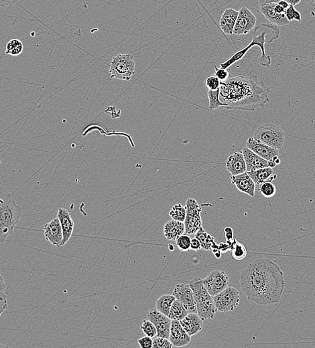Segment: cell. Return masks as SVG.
Here are the masks:
<instances>
[{
    "label": "cell",
    "mask_w": 315,
    "mask_h": 348,
    "mask_svg": "<svg viewBox=\"0 0 315 348\" xmlns=\"http://www.w3.org/2000/svg\"><path fill=\"white\" fill-rule=\"evenodd\" d=\"M240 287L249 301L266 305L279 302L285 289L283 272L276 262L259 258L245 268Z\"/></svg>",
    "instance_id": "cell-1"
},
{
    "label": "cell",
    "mask_w": 315,
    "mask_h": 348,
    "mask_svg": "<svg viewBox=\"0 0 315 348\" xmlns=\"http://www.w3.org/2000/svg\"><path fill=\"white\" fill-rule=\"evenodd\" d=\"M271 89L256 75H240L221 82L219 97L228 110L254 111L269 102L268 94Z\"/></svg>",
    "instance_id": "cell-2"
},
{
    "label": "cell",
    "mask_w": 315,
    "mask_h": 348,
    "mask_svg": "<svg viewBox=\"0 0 315 348\" xmlns=\"http://www.w3.org/2000/svg\"><path fill=\"white\" fill-rule=\"evenodd\" d=\"M22 211L10 194L0 191V242H4L20 221Z\"/></svg>",
    "instance_id": "cell-3"
},
{
    "label": "cell",
    "mask_w": 315,
    "mask_h": 348,
    "mask_svg": "<svg viewBox=\"0 0 315 348\" xmlns=\"http://www.w3.org/2000/svg\"><path fill=\"white\" fill-rule=\"evenodd\" d=\"M190 288L193 291L197 314L204 320L213 319L217 312L211 296L204 285L203 279L195 277L189 281Z\"/></svg>",
    "instance_id": "cell-4"
},
{
    "label": "cell",
    "mask_w": 315,
    "mask_h": 348,
    "mask_svg": "<svg viewBox=\"0 0 315 348\" xmlns=\"http://www.w3.org/2000/svg\"><path fill=\"white\" fill-rule=\"evenodd\" d=\"M135 70L133 56L130 54H120L113 57L109 73L113 79L130 81Z\"/></svg>",
    "instance_id": "cell-5"
},
{
    "label": "cell",
    "mask_w": 315,
    "mask_h": 348,
    "mask_svg": "<svg viewBox=\"0 0 315 348\" xmlns=\"http://www.w3.org/2000/svg\"><path fill=\"white\" fill-rule=\"evenodd\" d=\"M254 137L273 148L281 149L285 143V134L277 125L266 123L256 130Z\"/></svg>",
    "instance_id": "cell-6"
},
{
    "label": "cell",
    "mask_w": 315,
    "mask_h": 348,
    "mask_svg": "<svg viewBox=\"0 0 315 348\" xmlns=\"http://www.w3.org/2000/svg\"><path fill=\"white\" fill-rule=\"evenodd\" d=\"M266 34V32L264 31L263 32H262L258 36H254L252 42L246 47L242 48V50H239L238 52H235L228 60L221 64V67L227 69V68L231 67L233 64L242 59L253 46H258L261 49L262 56L260 59V65L262 66V67H269L270 65H271V58H270V56L266 55L265 52Z\"/></svg>",
    "instance_id": "cell-7"
},
{
    "label": "cell",
    "mask_w": 315,
    "mask_h": 348,
    "mask_svg": "<svg viewBox=\"0 0 315 348\" xmlns=\"http://www.w3.org/2000/svg\"><path fill=\"white\" fill-rule=\"evenodd\" d=\"M240 301L238 289L230 286L213 297L216 310L219 312L226 313L234 310L238 306Z\"/></svg>",
    "instance_id": "cell-8"
},
{
    "label": "cell",
    "mask_w": 315,
    "mask_h": 348,
    "mask_svg": "<svg viewBox=\"0 0 315 348\" xmlns=\"http://www.w3.org/2000/svg\"><path fill=\"white\" fill-rule=\"evenodd\" d=\"M184 207L186 209V217L184 221L185 232L188 234H194L203 225L201 207L193 198H188Z\"/></svg>",
    "instance_id": "cell-9"
},
{
    "label": "cell",
    "mask_w": 315,
    "mask_h": 348,
    "mask_svg": "<svg viewBox=\"0 0 315 348\" xmlns=\"http://www.w3.org/2000/svg\"><path fill=\"white\" fill-rule=\"evenodd\" d=\"M206 289L211 296H215L229 286V277L225 271L215 270L203 279Z\"/></svg>",
    "instance_id": "cell-10"
},
{
    "label": "cell",
    "mask_w": 315,
    "mask_h": 348,
    "mask_svg": "<svg viewBox=\"0 0 315 348\" xmlns=\"http://www.w3.org/2000/svg\"><path fill=\"white\" fill-rule=\"evenodd\" d=\"M147 317V320L151 321L157 328V336L169 339L172 320L157 309L150 310Z\"/></svg>",
    "instance_id": "cell-11"
},
{
    "label": "cell",
    "mask_w": 315,
    "mask_h": 348,
    "mask_svg": "<svg viewBox=\"0 0 315 348\" xmlns=\"http://www.w3.org/2000/svg\"><path fill=\"white\" fill-rule=\"evenodd\" d=\"M173 295L176 300L181 303L188 313H196L197 314L195 299H194L193 291L190 288L189 284H178L173 291Z\"/></svg>",
    "instance_id": "cell-12"
},
{
    "label": "cell",
    "mask_w": 315,
    "mask_h": 348,
    "mask_svg": "<svg viewBox=\"0 0 315 348\" xmlns=\"http://www.w3.org/2000/svg\"><path fill=\"white\" fill-rule=\"evenodd\" d=\"M256 17L252 11L246 7H243L239 11L238 18L235 22L233 34H247L256 26Z\"/></svg>",
    "instance_id": "cell-13"
},
{
    "label": "cell",
    "mask_w": 315,
    "mask_h": 348,
    "mask_svg": "<svg viewBox=\"0 0 315 348\" xmlns=\"http://www.w3.org/2000/svg\"><path fill=\"white\" fill-rule=\"evenodd\" d=\"M44 234L46 240L56 247H61L63 240V230L58 218L52 220L44 226Z\"/></svg>",
    "instance_id": "cell-14"
},
{
    "label": "cell",
    "mask_w": 315,
    "mask_h": 348,
    "mask_svg": "<svg viewBox=\"0 0 315 348\" xmlns=\"http://www.w3.org/2000/svg\"><path fill=\"white\" fill-rule=\"evenodd\" d=\"M182 328L179 321L172 320L169 340L174 347H183L189 344L191 338Z\"/></svg>",
    "instance_id": "cell-15"
},
{
    "label": "cell",
    "mask_w": 315,
    "mask_h": 348,
    "mask_svg": "<svg viewBox=\"0 0 315 348\" xmlns=\"http://www.w3.org/2000/svg\"><path fill=\"white\" fill-rule=\"evenodd\" d=\"M246 147L267 161L279 154V149L273 148V147L255 139L254 137L249 138L246 143Z\"/></svg>",
    "instance_id": "cell-16"
},
{
    "label": "cell",
    "mask_w": 315,
    "mask_h": 348,
    "mask_svg": "<svg viewBox=\"0 0 315 348\" xmlns=\"http://www.w3.org/2000/svg\"><path fill=\"white\" fill-rule=\"evenodd\" d=\"M231 183L236 186L239 191L248 194L251 197H254L256 184L249 176L248 172H246L237 176H231Z\"/></svg>",
    "instance_id": "cell-17"
},
{
    "label": "cell",
    "mask_w": 315,
    "mask_h": 348,
    "mask_svg": "<svg viewBox=\"0 0 315 348\" xmlns=\"http://www.w3.org/2000/svg\"><path fill=\"white\" fill-rule=\"evenodd\" d=\"M57 218L61 223L62 230H63V240L62 246L68 242L73 234L75 223L72 219L71 213L65 209H59L58 211Z\"/></svg>",
    "instance_id": "cell-18"
},
{
    "label": "cell",
    "mask_w": 315,
    "mask_h": 348,
    "mask_svg": "<svg viewBox=\"0 0 315 348\" xmlns=\"http://www.w3.org/2000/svg\"><path fill=\"white\" fill-rule=\"evenodd\" d=\"M203 322V319L196 313H188L183 320L180 321L182 328L190 337L201 331Z\"/></svg>",
    "instance_id": "cell-19"
},
{
    "label": "cell",
    "mask_w": 315,
    "mask_h": 348,
    "mask_svg": "<svg viewBox=\"0 0 315 348\" xmlns=\"http://www.w3.org/2000/svg\"><path fill=\"white\" fill-rule=\"evenodd\" d=\"M226 168L231 176H237L247 172L246 161L242 151L229 155L226 161Z\"/></svg>",
    "instance_id": "cell-20"
},
{
    "label": "cell",
    "mask_w": 315,
    "mask_h": 348,
    "mask_svg": "<svg viewBox=\"0 0 315 348\" xmlns=\"http://www.w3.org/2000/svg\"><path fill=\"white\" fill-rule=\"evenodd\" d=\"M242 152L246 161L247 172H252L268 167L267 160L260 157L248 147H244L242 149Z\"/></svg>",
    "instance_id": "cell-21"
},
{
    "label": "cell",
    "mask_w": 315,
    "mask_h": 348,
    "mask_svg": "<svg viewBox=\"0 0 315 348\" xmlns=\"http://www.w3.org/2000/svg\"><path fill=\"white\" fill-rule=\"evenodd\" d=\"M276 3H270L260 7V11L266 18L272 24L277 25L278 26H286L290 22L286 17L285 13H278L274 10Z\"/></svg>",
    "instance_id": "cell-22"
},
{
    "label": "cell",
    "mask_w": 315,
    "mask_h": 348,
    "mask_svg": "<svg viewBox=\"0 0 315 348\" xmlns=\"http://www.w3.org/2000/svg\"><path fill=\"white\" fill-rule=\"evenodd\" d=\"M163 232L167 240L176 241L178 237L185 232L184 222L170 220L165 223Z\"/></svg>",
    "instance_id": "cell-23"
},
{
    "label": "cell",
    "mask_w": 315,
    "mask_h": 348,
    "mask_svg": "<svg viewBox=\"0 0 315 348\" xmlns=\"http://www.w3.org/2000/svg\"><path fill=\"white\" fill-rule=\"evenodd\" d=\"M238 14L239 11L235 9L231 8L225 9L219 20V26L224 34H233Z\"/></svg>",
    "instance_id": "cell-24"
},
{
    "label": "cell",
    "mask_w": 315,
    "mask_h": 348,
    "mask_svg": "<svg viewBox=\"0 0 315 348\" xmlns=\"http://www.w3.org/2000/svg\"><path fill=\"white\" fill-rule=\"evenodd\" d=\"M247 172L254 181L255 184H257V185H260L266 181L272 182L277 178V175L274 174L273 169L270 168V167Z\"/></svg>",
    "instance_id": "cell-25"
},
{
    "label": "cell",
    "mask_w": 315,
    "mask_h": 348,
    "mask_svg": "<svg viewBox=\"0 0 315 348\" xmlns=\"http://www.w3.org/2000/svg\"><path fill=\"white\" fill-rule=\"evenodd\" d=\"M195 238H197L201 243V248L204 250H213L219 249L218 244L215 242V238L212 235L208 234L203 227L194 233Z\"/></svg>",
    "instance_id": "cell-26"
},
{
    "label": "cell",
    "mask_w": 315,
    "mask_h": 348,
    "mask_svg": "<svg viewBox=\"0 0 315 348\" xmlns=\"http://www.w3.org/2000/svg\"><path fill=\"white\" fill-rule=\"evenodd\" d=\"M176 298L173 295H164L157 299L156 309L159 312L168 316L171 306Z\"/></svg>",
    "instance_id": "cell-27"
},
{
    "label": "cell",
    "mask_w": 315,
    "mask_h": 348,
    "mask_svg": "<svg viewBox=\"0 0 315 348\" xmlns=\"http://www.w3.org/2000/svg\"><path fill=\"white\" fill-rule=\"evenodd\" d=\"M188 314L187 310L184 308V305L176 299L171 306L168 317L172 320H178L180 322L183 320Z\"/></svg>",
    "instance_id": "cell-28"
},
{
    "label": "cell",
    "mask_w": 315,
    "mask_h": 348,
    "mask_svg": "<svg viewBox=\"0 0 315 348\" xmlns=\"http://www.w3.org/2000/svg\"><path fill=\"white\" fill-rule=\"evenodd\" d=\"M24 49L22 42L18 39H11L5 46V54L7 55L18 56Z\"/></svg>",
    "instance_id": "cell-29"
},
{
    "label": "cell",
    "mask_w": 315,
    "mask_h": 348,
    "mask_svg": "<svg viewBox=\"0 0 315 348\" xmlns=\"http://www.w3.org/2000/svg\"><path fill=\"white\" fill-rule=\"evenodd\" d=\"M219 93H220L219 89L215 91L209 90V91H208L207 94L208 98H209V101L210 110H215V109H218L220 108V107H223V108H227V104H223V103L221 102L220 97H219Z\"/></svg>",
    "instance_id": "cell-30"
},
{
    "label": "cell",
    "mask_w": 315,
    "mask_h": 348,
    "mask_svg": "<svg viewBox=\"0 0 315 348\" xmlns=\"http://www.w3.org/2000/svg\"><path fill=\"white\" fill-rule=\"evenodd\" d=\"M169 216L175 221L184 222L186 217V209L180 204H176L171 208Z\"/></svg>",
    "instance_id": "cell-31"
},
{
    "label": "cell",
    "mask_w": 315,
    "mask_h": 348,
    "mask_svg": "<svg viewBox=\"0 0 315 348\" xmlns=\"http://www.w3.org/2000/svg\"><path fill=\"white\" fill-rule=\"evenodd\" d=\"M231 254L233 258L235 260H241L244 259L247 255V250L246 246L242 243L238 241L235 242L231 248Z\"/></svg>",
    "instance_id": "cell-32"
},
{
    "label": "cell",
    "mask_w": 315,
    "mask_h": 348,
    "mask_svg": "<svg viewBox=\"0 0 315 348\" xmlns=\"http://www.w3.org/2000/svg\"><path fill=\"white\" fill-rule=\"evenodd\" d=\"M259 191L264 197L270 198L275 195L277 188L271 181H266L260 184Z\"/></svg>",
    "instance_id": "cell-33"
},
{
    "label": "cell",
    "mask_w": 315,
    "mask_h": 348,
    "mask_svg": "<svg viewBox=\"0 0 315 348\" xmlns=\"http://www.w3.org/2000/svg\"><path fill=\"white\" fill-rule=\"evenodd\" d=\"M190 238L188 234H182L176 239V244L177 247L179 248L180 251L188 252L190 250Z\"/></svg>",
    "instance_id": "cell-34"
},
{
    "label": "cell",
    "mask_w": 315,
    "mask_h": 348,
    "mask_svg": "<svg viewBox=\"0 0 315 348\" xmlns=\"http://www.w3.org/2000/svg\"><path fill=\"white\" fill-rule=\"evenodd\" d=\"M141 330L146 336L152 338L157 336V330L155 325L149 320H143V324H141Z\"/></svg>",
    "instance_id": "cell-35"
},
{
    "label": "cell",
    "mask_w": 315,
    "mask_h": 348,
    "mask_svg": "<svg viewBox=\"0 0 315 348\" xmlns=\"http://www.w3.org/2000/svg\"><path fill=\"white\" fill-rule=\"evenodd\" d=\"M174 347L168 338L156 336L153 338V348H170Z\"/></svg>",
    "instance_id": "cell-36"
},
{
    "label": "cell",
    "mask_w": 315,
    "mask_h": 348,
    "mask_svg": "<svg viewBox=\"0 0 315 348\" xmlns=\"http://www.w3.org/2000/svg\"><path fill=\"white\" fill-rule=\"evenodd\" d=\"M285 13L286 17H287L288 20L290 22H292L294 19L298 21V22H301L302 18H301V13L295 8L294 5H290L289 7L286 9Z\"/></svg>",
    "instance_id": "cell-37"
},
{
    "label": "cell",
    "mask_w": 315,
    "mask_h": 348,
    "mask_svg": "<svg viewBox=\"0 0 315 348\" xmlns=\"http://www.w3.org/2000/svg\"><path fill=\"white\" fill-rule=\"evenodd\" d=\"M205 85L209 90H217L220 87L221 81L215 75L209 76L205 79Z\"/></svg>",
    "instance_id": "cell-38"
},
{
    "label": "cell",
    "mask_w": 315,
    "mask_h": 348,
    "mask_svg": "<svg viewBox=\"0 0 315 348\" xmlns=\"http://www.w3.org/2000/svg\"><path fill=\"white\" fill-rule=\"evenodd\" d=\"M215 74L216 77L218 78L219 81L221 82H223L226 81L227 79L229 77V72L227 71V69H223V68H218L215 66Z\"/></svg>",
    "instance_id": "cell-39"
},
{
    "label": "cell",
    "mask_w": 315,
    "mask_h": 348,
    "mask_svg": "<svg viewBox=\"0 0 315 348\" xmlns=\"http://www.w3.org/2000/svg\"><path fill=\"white\" fill-rule=\"evenodd\" d=\"M140 346L142 348H152L153 345V338L146 336L138 340Z\"/></svg>",
    "instance_id": "cell-40"
},
{
    "label": "cell",
    "mask_w": 315,
    "mask_h": 348,
    "mask_svg": "<svg viewBox=\"0 0 315 348\" xmlns=\"http://www.w3.org/2000/svg\"><path fill=\"white\" fill-rule=\"evenodd\" d=\"M8 308L7 305V296L4 293L0 292V316Z\"/></svg>",
    "instance_id": "cell-41"
},
{
    "label": "cell",
    "mask_w": 315,
    "mask_h": 348,
    "mask_svg": "<svg viewBox=\"0 0 315 348\" xmlns=\"http://www.w3.org/2000/svg\"><path fill=\"white\" fill-rule=\"evenodd\" d=\"M202 249L201 243H200L199 240L197 238L194 237V238L191 239L190 241V250H194V251H198Z\"/></svg>",
    "instance_id": "cell-42"
},
{
    "label": "cell",
    "mask_w": 315,
    "mask_h": 348,
    "mask_svg": "<svg viewBox=\"0 0 315 348\" xmlns=\"http://www.w3.org/2000/svg\"><path fill=\"white\" fill-rule=\"evenodd\" d=\"M225 238H226V241L233 240V229L231 227H226L225 229Z\"/></svg>",
    "instance_id": "cell-43"
},
{
    "label": "cell",
    "mask_w": 315,
    "mask_h": 348,
    "mask_svg": "<svg viewBox=\"0 0 315 348\" xmlns=\"http://www.w3.org/2000/svg\"><path fill=\"white\" fill-rule=\"evenodd\" d=\"M19 1V0H0V7L8 6Z\"/></svg>",
    "instance_id": "cell-44"
},
{
    "label": "cell",
    "mask_w": 315,
    "mask_h": 348,
    "mask_svg": "<svg viewBox=\"0 0 315 348\" xmlns=\"http://www.w3.org/2000/svg\"><path fill=\"white\" fill-rule=\"evenodd\" d=\"M218 246L219 250H220L221 253H225V252L228 251V250H230V248H229L228 243L227 242H221L220 244H218Z\"/></svg>",
    "instance_id": "cell-45"
},
{
    "label": "cell",
    "mask_w": 315,
    "mask_h": 348,
    "mask_svg": "<svg viewBox=\"0 0 315 348\" xmlns=\"http://www.w3.org/2000/svg\"><path fill=\"white\" fill-rule=\"evenodd\" d=\"M259 1V4L260 6H264V5L270 4V3H278L281 0H258Z\"/></svg>",
    "instance_id": "cell-46"
},
{
    "label": "cell",
    "mask_w": 315,
    "mask_h": 348,
    "mask_svg": "<svg viewBox=\"0 0 315 348\" xmlns=\"http://www.w3.org/2000/svg\"><path fill=\"white\" fill-rule=\"evenodd\" d=\"M5 289H6V285H5L4 279H3L2 275H1V273H0V292L4 293Z\"/></svg>",
    "instance_id": "cell-47"
},
{
    "label": "cell",
    "mask_w": 315,
    "mask_h": 348,
    "mask_svg": "<svg viewBox=\"0 0 315 348\" xmlns=\"http://www.w3.org/2000/svg\"><path fill=\"white\" fill-rule=\"evenodd\" d=\"M274 10L278 13H283L285 12L286 9L283 8L281 5L278 4V3H276L275 6H274Z\"/></svg>",
    "instance_id": "cell-48"
},
{
    "label": "cell",
    "mask_w": 315,
    "mask_h": 348,
    "mask_svg": "<svg viewBox=\"0 0 315 348\" xmlns=\"http://www.w3.org/2000/svg\"><path fill=\"white\" fill-rule=\"evenodd\" d=\"M278 4H279L280 5H281L282 7H283V8H285V9H287L288 7H289V3L287 2L286 0H281V1H279V3H278Z\"/></svg>",
    "instance_id": "cell-49"
},
{
    "label": "cell",
    "mask_w": 315,
    "mask_h": 348,
    "mask_svg": "<svg viewBox=\"0 0 315 348\" xmlns=\"http://www.w3.org/2000/svg\"><path fill=\"white\" fill-rule=\"evenodd\" d=\"M286 1L289 3V5H294V6H295V5H296L297 4H298L299 3H300L301 0H286Z\"/></svg>",
    "instance_id": "cell-50"
},
{
    "label": "cell",
    "mask_w": 315,
    "mask_h": 348,
    "mask_svg": "<svg viewBox=\"0 0 315 348\" xmlns=\"http://www.w3.org/2000/svg\"><path fill=\"white\" fill-rule=\"evenodd\" d=\"M276 166H277V164L272 159H270V160L268 161V166L270 167V168H274Z\"/></svg>",
    "instance_id": "cell-51"
},
{
    "label": "cell",
    "mask_w": 315,
    "mask_h": 348,
    "mask_svg": "<svg viewBox=\"0 0 315 348\" xmlns=\"http://www.w3.org/2000/svg\"><path fill=\"white\" fill-rule=\"evenodd\" d=\"M213 253L215 254V257L217 258H220L221 256V252L219 250H216V251L213 252Z\"/></svg>",
    "instance_id": "cell-52"
},
{
    "label": "cell",
    "mask_w": 315,
    "mask_h": 348,
    "mask_svg": "<svg viewBox=\"0 0 315 348\" xmlns=\"http://www.w3.org/2000/svg\"><path fill=\"white\" fill-rule=\"evenodd\" d=\"M306 1L311 6L315 7V0H306Z\"/></svg>",
    "instance_id": "cell-53"
},
{
    "label": "cell",
    "mask_w": 315,
    "mask_h": 348,
    "mask_svg": "<svg viewBox=\"0 0 315 348\" xmlns=\"http://www.w3.org/2000/svg\"><path fill=\"white\" fill-rule=\"evenodd\" d=\"M168 248L169 250H171V251L174 250V245L172 244H168Z\"/></svg>",
    "instance_id": "cell-54"
},
{
    "label": "cell",
    "mask_w": 315,
    "mask_h": 348,
    "mask_svg": "<svg viewBox=\"0 0 315 348\" xmlns=\"http://www.w3.org/2000/svg\"><path fill=\"white\" fill-rule=\"evenodd\" d=\"M274 162L276 163V164L279 165L280 164V163H281V160H280V159L279 158V157H278L277 159H275V160H274Z\"/></svg>",
    "instance_id": "cell-55"
},
{
    "label": "cell",
    "mask_w": 315,
    "mask_h": 348,
    "mask_svg": "<svg viewBox=\"0 0 315 348\" xmlns=\"http://www.w3.org/2000/svg\"><path fill=\"white\" fill-rule=\"evenodd\" d=\"M0 348H8L7 347V346L3 345V344H1L0 343Z\"/></svg>",
    "instance_id": "cell-56"
}]
</instances>
